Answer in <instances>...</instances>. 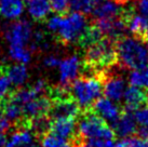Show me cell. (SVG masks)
Returning a JSON list of instances; mask_svg holds the SVG:
<instances>
[{
  "label": "cell",
  "mask_w": 148,
  "mask_h": 147,
  "mask_svg": "<svg viewBox=\"0 0 148 147\" xmlns=\"http://www.w3.org/2000/svg\"><path fill=\"white\" fill-rule=\"evenodd\" d=\"M99 0H70L69 8L74 12L82 13L84 15L91 14Z\"/></svg>",
  "instance_id": "cell-26"
},
{
  "label": "cell",
  "mask_w": 148,
  "mask_h": 147,
  "mask_svg": "<svg viewBox=\"0 0 148 147\" xmlns=\"http://www.w3.org/2000/svg\"><path fill=\"white\" fill-rule=\"evenodd\" d=\"M51 104H52V101L49 96H38L34 98L23 106L25 118L30 119L34 117L42 116V115H48Z\"/></svg>",
  "instance_id": "cell-14"
},
{
  "label": "cell",
  "mask_w": 148,
  "mask_h": 147,
  "mask_svg": "<svg viewBox=\"0 0 148 147\" xmlns=\"http://www.w3.org/2000/svg\"><path fill=\"white\" fill-rule=\"evenodd\" d=\"M75 147H92L90 144L88 143H83V142H78V141H75Z\"/></svg>",
  "instance_id": "cell-37"
},
{
  "label": "cell",
  "mask_w": 148,
  "mask_h": 147,
  "mask_svg": "<svg viewBox=\"0 0 148 147\" xmlns=\"http://www.w3.org/2000/svg\"><path fill=\"white\" fill-rule=\"evenodd\" d=\"M33 36V27L28 21L21 20L10 24L4 30V38L10 45L25 47Z\"/></svg>",
  "instance_id": "cell-6"
},
{
  "label": "cell",
  "mask_w": 148,
  "mask_h": 147,
  "mask_svg": "<svg viewBox=\"0 0 148 147\" xmlns=\"http://www.w3.org/2000/svg\"><path fill=\"white\" fill-rule=\"evenodd\" d=\"M77 123L75 118H58L51 120L50 132L63 139H75Z\"/></svg>",
  "instance_id": "cell-15"
},
{
  "label": "cell",
  "mask_w": 148,
  "mask_h": 147,
  "mask_svg": "<svg viewBox=\"0 0 148 147\" xmlns=\"http://www.w3.org/2000/svg\"><path fill=\"white\" fill-rule=\"evenodd\" d=\"M41 147H75V143H71L69 139H63L61 136L48 132L41 136L40 141Z\"/></svg>",
  "instance_id": "cell-24"
},
{
  "label": "cell",
  "mask_w": 148,
  "mask_h": 147,
  "mask_svg": "<svg viewBox=\"0 0 148 147\" xmlns=\"http://www.w3.org/2000/svg\"><path fill=\"white\" fill-rule=\"evenodd\" d=\"M83 63L86 69H99V73L111 68L117 63L115 40L103 37L86 47Z\"/></svg>",
  "instance_id": "cell-3"
},
{
  "label": "cell",
  "mask_w": 148,
  "mask_h": 147,
  "mask_svg": "<svg viewBox=\"0 0 148 147\" xmlns=\"http://www.w3.org/2000/svg\"><path fill=\"white\" fill-rule=\"evenodd\" d=\"M23 0H0V15L8 20H17L24 12Z\"/></svg>",
  "instance_id": "cell-19"
},
{
  "label": "cell",
  "mask_w": 148,
  "mask_h": 147,
  "mask_svg": "<svg viewBox=\"0 0 148 147\" xmlns=\"http://www.w3.org/2000/svg\"><path fill=\"white\" fill-rule=\"evenodd\" d=\"M112 130L119 137H129L137 131V122L134 117V113L125 110L121 113L118 120L112 124Z\"/></svg>",
  "instance_id": "cell-13"
},
{
  "label": "cell",
  "mask_w": 148,
  "mask_h": 147,
  "mask_svg": "<svg viewBox=\"0 0 148 147\" xmlns=\"http://www.w3.org/2000/svg\"><path fill=\"white\" fill-rule=\"evenodd\" d=\"M114 1H116L117 3H119V4H125V3H127L129 1H131V0H114Z\"/></svg>",
  "instance_id": "cell-39"
},
{
  "label": "cell",
  "mask_w": 148,
  "mask_h": 147,
  "mask_svg": "<svg viewBox=\"0 0 148 147\" xmlns=\"http://www.w3.org/2000/svg\"><path fill=\"white\" fill-rule=\"evenodd\" d=\"M136 10L138 11V13L148 17V0H137Z\"/></svg>",
  "instance_id": "cell-33"
},
{
  "label": "cell",
  "mask_w": 148,
  "mask_h": 147,
  "mask_svg": "<svg viewBox=\"0 0 148 147\" xmlns=\"http://www.w3.org/2000/svg\"><path fill=\"white\" fill-rule=\"evenodd\" d=\"M117 63L125 69L148 65V48L144 40L136 37H121L115 41Z\"/></svg>",
  "instance_id": "cell-2"
},
{
  "label": "cell",
  "mask_w": 148,
  "mask_h": 147,
  "mask_svg": "<svg viewBox=\"0 0 148 147\" xmlns=\"http://www.w3.org/2000/svg\"><path fill=\"white\" fill-rule=\"evenodd\" d=\"M9 54L12 60L16 61L17 63H22V64H27L32 60V51L26 49L25 47L10 45Z\"/></svg>",
  "instance_id": "cell-27"
},
{
  "label": "cell",
  "mask_w": 148,
  "mask_h": 147,
  "mask_svg": "<svg viewBox=\"0 0 148 147\" xmlns=\"http://www.w3.org/2000/svg\"><path fill=\"white\" fill-rule=\"evenodd\" d=\"M11 127V123L8 121V119L5 118L1 111V108H0V132H4L8 129H10Z\"/></svg>",
  "instance_id": "cell-34"
},
{
  "label": "cell",
  "mask_w": 148,
  "mask_h": 147,
  "mask_svg": "<svg viewBox=\"0 0 148 147\" xmlns=\"http://www.w3.org/2000/svg\"><path fill=\"white\" fill-rule=\"evenodd\" d=\"M51 10L58 14H65L69 9L70 0H49Z\"/></svg>",
  "instance_id": "cell-28"
},
{
  "label": "cell",
  "mask_w": 148,
  "mask_h": 147,
  "mask_svg": "<svg viewBox=\"0 0 148 147\" xmlns=\"http://www.w3.org/2000/svg\"><path fill=\"white\" fill-rule=\"evenodd\" d=\"M124 20L127 30L134 37L144 40L145 34L148 28V17L140 13H135L133 10H125Z\"/></svg>",
  "instance_id": "cell-12"
},
{
  "label": "cell",
  "mask_w": 148,
  "mask_h": 147,
  "mask_svg": "<svg viewBox=\"0 0 148 147\" xmlns=\"http://www.w3.org/2000/svg\"><path fill=\"white\" fill-rule=\"evenodd\" d=\"M125 10L121 8L119 3L112 0H99L93 10L92 14L94 15L95 20L99 19H112V17L123 15Z\"/></svg>",
  "instance_id": "cell-17"
},
{
  "label": "cell",
  "mask_w": 148,
  "mask_h": 147,
  "mask_svg": "<svg viewBox=\"0 0 148 147\" xmlns=\"http://www.w3.org/2000/svg\"><path fill=\"white\" fill-rule=\"evenodd\" d=\"M147 147H148V146H147Z\"/></svg>",
  "instance_id": "cell-43"
},
{
  "label": "cell",
  "mask_w": 148,
  "mask_h": 147,
  "mask_svg": "<svg viewBox=\"0 0 148 147\" xmlns=\"http://www.w3.org/2000/svg\"><path fill=\"white\" fill-rule=\"evenodd\" d=\"M9 98H11L12 101L16 102L21 106H24L26 103L30 102L32 100L38 98L37 93L33 90V88L30 87L28 89H18L9 93Z\"/></svg>",
  "instance_id": "cell-25"
},
{
  "label": "cell",
  "mask_w": 148,
  "mask_h": 147,
  "mask_svg": "<svg viewBox=\"0 0 148 147\" xmlns=\"http://www.w3.org/2000/svg\"><path fill=\"white\" fill-rule=\"evenodd\" d=\"M99 74L103 80V93L105 96L115 102L121 101L127 89L125 79L119 75H107L105 71Z\"/></svg>",
  "instance_id": "cell-10"
},
{
  "label": "cell",
  "mask_w": 148,
  "mask_h": 147,
  "mask_svg": "<svg viewBox=\"0 0 148 147\" xmlns=\"http://www.w3.org/2000/svg\"><path fill=\"white\" fill-rule=\"evenodd\" d=\"M7 144V136L3 134V132H0V147H5Z\"/></svg>",
  "instance_id": "cell-36"
},
{
  "label": "cell",
  "mask_w": 148,
  "mask_h": 147,
  "mask_svg": "<svg viewBox=\"0 0 148 147\" xmlns=\"http://www.w3.org/2000/svg\"><path fill=\"white\" fill-rule=\"evenodd\" d=\"M96 28L99 29L101 34L106 38L117 40L124 36V33L127 32V25L123 15L112 19H99L93 23Z\"/></svg>",
  "instance_id": "cell-7"
},
{
  "label": "cell",
  "mask_w": 148,
  "mask_h": 147,
  "mask_svg": "<svg viewBox=\"0 0 148 147\" xmlns=\"http://www.w3.org/2000/svg\"><path fill=\"white\" fill-rule=\"evenodd\" d=\"M26 147H41L39 144H37V143H35V142H33L32 144H29L28 146H26Z\"/></svg>",
  "instance_id": "cell-40"
},
{
  "label": "cell",
  "mask_w": 148,
  "mask_h": 147,
  "mask_svg": "<svg viewBox=\"0 0 148 147\" xmlns=\"http://www.w3.org/2000/svg\"><path fill=\"white\" fill-rule=\"evenodd\" d=\"M123 101L125 110L134 113L146 103L147 93L137 87H127L123 94Z\"/></svg>",
  "instance_id": "cell-16"
},
{
  "label": "cell",
  "mask_w": 148,
  "mask_h": 147,
  "mask_svg": "<svg viewBox=\"0 0 148 147\" xmlns=\"http://www.w3.org/2000/svg\"><path fill=\"white\" fill-rule=\"evenodd\" d=\"M32 88H33V90L37 93L38 96H40V94L45 93V91H48V89H49L47 82H45V80H43V79H38L37 81L34 83V86L32 87Z\"/></svg>",
  "instance_id": "cell-31"
},
{
  "label": "cell",
  "mask_w": 148,
  "mask_h": 147,
  "mask_svg": "<svg viewBox=\"0 0 148 147\" xmlns=\"http://www.w3.org/2000/svg\"><path fill=\"white\" fill-rule=\"evenodd\" d=\"M10 87L11 81L8 78V76L4 73L0 75V101H2L4 98H7L10 93Z\"/></svg>",
  "instance_id": "cell-29"
},
{
  "label": "cell",
  "mask_w": 148,
  "mask_h": 147,
  "mask_svg": "<svg viewBox=\"0 0 148 147\" xmlns=\"http://www.w3.org/2000/svg\"><path fill=\"white\" fill-rule=\"evenodd\" d=\"M146 40H148V28H147V30H146V34H145V39H144V41H146Z\"/></svg>",
  "instance_id": "cell-41"
},
{
  "label": "cell",
  "mask_w": 148,
  "mask_h": 147,
  "mask_svg": "<svg viewBox=\"0 0 148 147\" xmlns=\"http://www.w3.org/2000/svg\"><path fill=\"white\" fill-rule=\"evenodd\" d=\"M127 80L131 86L148 91V65L133 69L129 74Z\"/></svg>",
  "instance_id": "cell-23"
},
{
  "label": "cell",
  "mask_w": 148,
  "mask_h": 147,
  "mask_svg": "<svg viewBox=\"0 0 148 147\" xmlns=\"http://www.w3.org/2000/svg\"><path fill=\"white\" fill-rule=\"evenodd\" d=\"M91 109L95 115L101 117L107 123H110L111 126L118 120L122 113L119 105L115 101H112L106 96L96 100L91 107Z\"/></svg>",
  "instance_id": "cell-11"
},
{
  "label": "cell",
  "mask_w": 148,
  "mask_h": 147,
  "mask_svg": "<svg viewBox=\"0 0 148 147\" xmlns=\"http://www.w3.org/2000/svg\"><path fill=\"white\" fill-rule=\"evenodd\" d=\"M34 142V133L26 126H20L7 139L5 147H26Z\"/></svg>",
  "instance_id": "cell-18"
},
{
  "label": "cell",
  "mask_w": 148,
  "mask_h": 147,
  "mask_svg": "<svg viewBox=\"0 0 148 147\" xmlns=\"http://www.w3.org/2000/svg\"><path fill=\"white\" fill-rule=\"evenodd\" d=\"M27 11L32 19L37 22L45 21L51 12L49 0H27Z\"/></svg>",
  "instance_id": "cell-20"
},
{
  "label": "cell",
  "mask_w": 148,
  "mask_h": 147,
  "mask_svg": "<svg viewBox=\"0 0 148 147\" xmlns=\"http://www.w3.org/2000/svg\"><path fill=\"white\" fill-rule=\"evenodd\" d=\"M51 101L52 104L48 113L51 120L58 118H77L80 114V107L70 96Z\"/></svg>",
  "instance_id": "cell-8"
},
{
  "label": "cell",
  "mask_w": 148,
  "mask_h": 147,
  "mask_svg": "<svg viewBox=\"0 0 148 147\" xmlns=\"http://www.w3.org/2000/svg\"><path fill=\"white\" fill-rule=\"evenodd\" d=\"M146 103H147V105H148V93H147V98H146Z\"/></svg>",
  "instance_id": "cell-42"
},
{
  "label": "cell",
  "mask_w": 148,
  "mask_h": 147,
  "mask_svg": "<svg viewBox=\"0 0 148 147\" xmlns=\"http://www.w3.org/2000/svg\"><path fill=\"white\" fill-rule=\"evenodd\" d=\"M48 29L64 45L79 43L89 28L84 14L73 12L67 15H54L48 20Z\"/></svg>",
  "instance_id": "cell-1"
},
{
  "label": "cell",
  "mask_w": 148,
  "mask_h": 147,
  "mask_svg": "<svg viewBox=\"0 0 148 147\" xmlns=\"http://www.w3.org/2000/svg\"><path fill=\"white\" fill-rule=\"evenodd\" d=\"M136 122L140 126H146L148 127V106L147 107H140L138 109L134 111Z\"/></svg>",
  "instance_id": "cell-30"
},
{
  "label": "cell",
  "mask_w": 148,
  "mask_h": 147,
  "mask_svg": "<svg viewBox=\"0 0 148 147\" xmlns=\"http://www.w3.org/2000/svg\"><path fill=\"white\" fill-rule=\"evenodd\" d=\"M81 70V61L77 55H70L64 60H61L58 65L60 71V84L62 88L69 89L71 82L77 79Z\"/></svg>",
  "instance_id": "cell-9"
},
{
  "label": "cell",
  "mask_w": 148,
  "mask_h": 147,
  "mask_svg": "<svg viewBox=\"0 0 148 147\" xmlns=\"http://www.w3.org/2000/svg\"><path fill=\"white\" fill-rule=\"evenodd\" d=\"M77 129L79 136L86 141L114 139L115 137L112 128L93 111H86L82 115L77 124Z\"/></svg>",
  "instance_id": "cell-5"
},
{
  "label": "cell",
  "mask_w": 148,
  "mask_h": 147,
  "mask_svg": "<svg viewBox=\"0 0 148 147\" xmlns=\"http://www.w3.org/2000/svg\"><path fill=\"white\" fill-rule=\"evenodd\" d=\"M136 132L138 133V136H140V139L148 141V127H146V126H140L137 129Z\"/></svg>",
  "instance_id": "cell-35"
},
{
  "label": "cell",
  "mask_w": 148,
  "mask_h": 147,
  "mask_svg": "<svg viewBox=\"0 0 148 147\" xmlns=\"http://www.w3.org/2000/svg\"><path fill=\"white\" fill-rule=\"evenodd\" d=\"M4 67H5V66H4V64H3V61H2L1 58H0V74L3 73Z\"/></svg>",
  "instance_id": "cell-38"
},
{
  "label": "cell",
  "mask_w": 148,
  "mask_h": 147,
  "mask_svg": "<svg viewBox=\"0 0 148 147\" xmlns=\"http://www.w3.org/2000/svg\"><path fill=\"white\" fill-rule=\"evenodd\" d=\"M3 73L8 76L11 83H13L15 87L23 86L28 78L27 68L22 63L14 64V65H11L9 67H4Z\"/></svg>",
  "instance_id": "cell-21"
},
{
  "label": "cell",
  "mask_w": 148,
  "mask_h": 147,
  "mask_svg": "<svg viewBox=\"0 0 148 147\" xmlns=\"http://www.w3.org/2000/svg\"><path fill=\"white\" fill-rule=\"evenodd\" d=\"M26 126L29 128V130L33 132L34 135H38V136L41 137L42 135L50 132L51 119H50L48 115L34 117V118L26 120Z\"/></svg>",
  "instance_id": "cell-22"
},
{
  "label": "cell",
  "mask_w": 148,
  "mask_h": 147,
  "mask_svg": "<svg viewBox=\"0 0 148 147\" xmlns=\"http://www.w3.org/2000/svg\"><path fill=\"white\" fill-rule=\"evenodd\" d=\"M43 63H45V65L47 67H49V68H55V67H58L60 65V63H61V58L58 56H55V55H49V56H47L43 60Z\"/></svg>",
  "instance_id": "cell-32"
},
{
  "label": "cell",
  "mask_w": 148,
  "mask_h": 147,
  "mask_svg": "<svg viewBox=\"0 0 148 147\" xmlns=\"http://www.w3.org/2000/svg\"><path fill=\"white\" fill-rule=\"evenodd\" d=\"M103 93V80L101 75L82 76L75 79L69 87V95L78 104L80 109H90Z\"/></svg>",
  "instance_id": "cell-4"
}]
</instances>
